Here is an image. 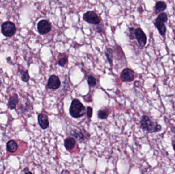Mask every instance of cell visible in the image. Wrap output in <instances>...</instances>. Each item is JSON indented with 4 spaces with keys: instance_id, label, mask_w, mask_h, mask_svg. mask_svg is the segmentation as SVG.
I'll use <instances>...</instances> for the list:
<instances>
[{
    "instance_id": "obj_11",
    "label": "cell",
    "mask_w": 175,
    "mask_h": 174,
    "mask_svg": "<svg viewBox=\"0 0 175 174\" xmlns=\"http://www.w3.org/2000/svg\"><path fill=\"white\" fill-rule=\"evenodd\" d=\"M18 102H19V98H18V94L15 93L13 96H11V97H9L8 102V108L11 110L15 109Z\"/></svg>"
},
{
    "instance_id": "obj_3",
    "label": "cell",
    "mask_w": 175,
    "mask_h": 174,
    "mask_svg": "<svg viewBox=\"0 0 175 174\" xmlns=\"http://www.w3.org/2000/svg\"><path fill=\"white\" fill-rule=\"evenodd\" d=\"M16 31L15 25L11 22L7 21L2 25V33L6 37H11L15 33Z\"/></svg>"
},
{
    "instance_id": "obj_2",
    "label": "cell",
    "mask_w": 175,
    "mask_h": 174,
    "mask_svg": "<svg viewBox=\"0 0 175 174\" xmlns=\"http://www.w3.org/2000/svg\"><path fill=\"white\" fill-rule=\"evenodd\" d=\"M69 112L72 117L74 118H79L85 115L86 108L80 101L78 99H74L72 102Z\"/></svg>"
},
{
    "instance_id": "obj_14",
    "label": "cell",
    "mask_w": 175,
    "mask_h": 174,
    "mask_svg": "<svg viewBox=\"0 0 175 174\" xmlns=\"http://www.w3.org/2000/svg\"><path fill=\"white\" fill-rule=\"evenodd\" d=\"M6 147L8 152L10 153H14L16 152L18 150V144L15 140H11L9 142H8L6 145Z\"/></svg>"
},
{
    "instance_id": "obj_23",
    "label": "cell",
    "mask_w": 175,
    "mask_h": 174,
    "mask_svg": "<svg viewBox=\"0 0 175 174\" xmlns=\"http://www.w3.org/2000/svg\"><path fill=\"white\" fill-rule=\"evenodd\" d=\"M92 112H93V109L91 107H88L87 108V115L89 118H91L92 116Z\"/></svg>"
},
{
    "instance_id": "obj_20",
    "label": "cell",
    "mask_w": 175,
    "mask_h": 174,
    "mask_svg": "<svg viewBox=\"0 0 175 174\" xmlns=\"http://www.w3.org/2000/svg\"><path fill=\"white\" fill-rule=\"evenodd\" d=\"M157 19L160 20V21H163L164 23H165L168 20V15L165 13L163 12V13H161L160 14H159Z\"/></svg>"
},
{
    "instance_id": "obj_24",
    "label": "cell",
    "mask_w": 175,
    "mask_h": 174,
    "mask_svg": "<svg viewBox=\"0 0 175 174\" xmlns=\"http://www.w3.org/2000/svg\"><path fill=\"white\" fill-rule=\"evenodd\" d=\"M23 171H24V173H31V172H30L29 171V169L28 168H24Z\"/></svg>"
},
{
    "instance_id": "obj_18",
    "label": "cell",
    "mask_w": 175,
    "mask_h": 174,
    "mask_svg": "<svg viewBox=\"0 0 175 174\" xmlns=\"http://www.w3.org/2000/svg\"><path fill=\"white\" fill-rule=\"evenodd\" d=\"M30 76L28 71H22L21 72V79L23 81L27 82L29 80Z\"/></svg>"
},
{
    "instance_id": "obj_4",
    "label": "cell",
    "mask_w": 175,
    "mask_h": 174,
    "mask_svg": "<svg viewBox=\"0 0 175 174\" xmlns=\"http://www.w3.org/2000/svg\"><path fill=\"white\" fill-rule=\"evenodd\" d=\"M83 19L86 22L93 25H98L101 20L100 17L94 11H88L83 15Z\"/></svg>"
},
{
    "instance_id": "obj_6",
    "label": "cell",
    "mask_w": 175,
    "mask_h": 174,
    "mask_svg": "<svg viewBox=\"0 0 175 174\" xmlns=\"http://www.w3.org/2000/svg\"><path fill=\"white\" fill-rule=\"evenodd\" d=\"M37 28L39 33L44 35L47 34L51 31V26L48 21L43 19L38 23Z\"/></svg>"
},
{
    "instance_id": "obj_17",
    "label": "cell",
    "mask_w": 175,
    "mask_h": 174,
    "mask_svg": "<svg viewBox=\"0 0 175 174\" xmlns=\"http://www.w3.org/2000/svg\"><path fill=\"white\" fill-rule=\"evenodd\" d=\"M97 115H98V118L104 120L108 118L109 114L107 111L102 109V110H100L98 111Z\"/></svg>"
},
{
    "instance_id": "obj_21",
    "label": "cell",
    "mask_w": 175,
    "mask_h": 174,
    "mask_svg": "<svg viewBox=\"0 0 175 174\" xmlns=\"http://www.w3.org/2000/svg\"><path fill=\"white\" fill-rule=\"evenodd\" d=\"M129 36L131 39H135V30L133 28H129Z\"/></svg>"
},
{
    "instance_id": "obj_19",
    "label": "cell",
    "mask_w": 175,
    "mask_h": 174,
    "mask_svg": "<svg viewBox=\"0 0 175 174\" xmlns=\"http://www.w3.org/2000/svg\"><path fill=\"white\" fill-rule=\"evenodd\" d=\"M88 82L89 85L94 87L96 85V79L93 76L90 75L88 77Z\"/></svg>"
},
{
    "instance_id": "obj_22",
    "label": "cell",
    "mask_w": 175,
    "mask_h": 174,
    "mask_svg": "<svg viewBox=\"0 0 175 174\" xmlns=\"http://www.w3.org/2000/svg\"><path fill=\"white\" fill-rule=\"evenodd\" d=\"M67 59L65 58H62L58 60V64L61 67H64L66 64H67Z\"/></svg>"
},
{
    "instance_id": "obj_8",
    "label": "cell",
    "mask_w": 175,
    "mask_h": 174,
    "mask_svg": "<svg viewBox=\"0 0 175 174\" xmlns=\"http://www.w3.org/2000/svg\"><path fill=\"white\" fill-rule=\"evenodd\" d=\"M60 86L61 81L59 78L57 76L54 75L51 76L48 82V87H49V89L55 90L58 89Z\"/></svg>"
},
{
    "instance_id": "obj_16",
    "label": "cell",
    "mask_w": 175,
    "mask_h": 174,
    "mask_svg": "<svg viewBox=\"0 0 175 174\" xmlns=\"http://www.w3.org/2000/svg\"><path fill=\"white\" fill-rule=\"evenodd\" d=\"M72 135L75 137L76 139H77L79 140L83 141L84 139V135L83 134L80 132L77 131L76 130H74L71 132Z\"/></svg>"
},
{
    "instance_id": "obj_25",
    "label": "cell",
    "mask_w": 175,
    "mask_h": 174,
    "mask_svg": "<svg viewBox=\"0 0 175 174\" xmlns=\"http://www.w3.org/2000/svg\"><path fill=\"white\" fill-rule=\"evenodd\" d=\"M173 149H174V151H175V143L173 144Z\"/></svg>"
},
{
    "instance_id": "obj_5",
    "label": "cell",
    "mask_w": 175,
    "mask_h": 174,
    "mask_svg": "<svg viewBox=\"0 0 175 174\" xmlns=\"http://www.w3.org/2000/svg\"><path fill=\"white\" fill-rule=\"evenodd\" d=\"M135 37L138 41L140 48L144 47L147 44V36L141 28H137L135 30Z\"/></svg>"
},
{
    "instance_id": "obj_26",
    "label": "cell",
    "mask_w": 175,
    "mask_h": 174,
    "mask_svg": "<svg viewBox=\"0 0 175 174\" xmlns=\"http://www.w3.org/2000/svg\"><path fill=\"white\" fill-rule=\"evenodd\" d=\"M174 137H175V136H174Z\"/></svg>"
},
{
    "instance_id": "obj_7",
    "label": "cell",
    "mask_w": 175,
    "mask_h": 174,
    "mask_svg": "<svg viewBox=\"0 0 175 174\" xmlns=\"http://www.w3.org/2000/svg\"><path fill=\"white\" fill-rule=\"evenodd\" d=\"M120 78L123 82H131L135 78L134 72L132 69L126 68L122 72Z\"/></svg>"
},
{
    "instance_id": "obj_9",
    "label": "cell",
    "mask_w": 175,
    "mask_h": 174,
    "mask_svg": "<svg viewBox=\"0 0 175 174\" xmlns=\"http://www.w3.org/2000/svg\"><path fill=\"white\" fill-rule=\"evenodd\" d=\"M38 122L40 127L43 129H46L49 126V122L48 118L45 114H41L38 116Z\"/></svg>"
},
{
    "instance_id": "obj_12",
    "label": "cell",
    "mask_w": 175,
    "mask_h": 174,
    "mask_svg": "<svg viewBox=\"0 0 175 174\" xmlns=\"http://www.w3.org/2000/svg\"><path fill=\"white\" fill-rule=\"evenodd\" d=\"M166 3H165L164 2L159 1L156 3L154 8V10L155 14H158L163 12V11H164L166 9Z\"/></svg>"
},
{
    "instance_id": "obj_13",
    "label": "cell",
    "mask_w": 175,
    "mask_h": 174,
    "mask_svg": "<svg viewBox=\"0 0 175 174\" xmlns=\"http://www.w3.org/2000/svg\"><path fill=\"white\" fill-rule=\"evenodd\" d=\"M76 140L75 139L72 137H68L66 139L64 143V145L66 149L67 150H71L74 148L75 146Z\"/></svg>"
},
{
    "instance_id": "obj_1",
    "label": "cell",
    "mask_w": 175,
    "mask_h": 174,
    "mask_svg": "<svg viewBox=\"0 0 175 174\" xmlns=\"http://www.w3.org/2000/svg\"><path fill=\"white\" fill-rule=\"evenodd\" d=\"M140 124L141 128L148 133H156L162 130L161 126L153 122L147 115H143Z\"/></svg>"
},
{
    "instance_id": "obj_15",
    "label": "cell",
    "mask_w": 175,
    "mask_h": 174,
    "mask_svg": "<svg viewBox=\"0 0 175 174\" xmlns=\"http://www.w3.org/2000/svg\"><path fill=\"white\" fill-rule=\"evenodd\" d=\"M105 56L107 57V59H108L109 62L111 64H112V62H113V51L112 50V49L110 48H106L105 50Z\"/></svg>"
},
{
    "instance_id": "obj_10",
    "label": "cell",
    "mask_w": 175,
    "mask_h": 174,
    "mask_svg": "<svg viewBox=\"0 0 175 174\" xmlns=\"http://www.w3.org/2000/svg\"><path fill=\"white\" fill-rule=\"evenodd\" d=\"M155 25L157 28L159 33L163 36H165L166 32V27L163 21L156 19L155 21Z\"/></svg>"
}]
</instances>
